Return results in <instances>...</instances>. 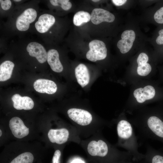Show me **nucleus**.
<instances>
[{
	"label": "nucleus",
	"instance_id": "nucleus-10",
	"mask_svg": "<svg viewBox=\"0 0 163 163\" xmlns=\"http://www.w3.org/2000/svg\"><path fill=\"white\" fill-rule=\"evenodd\" d=\"M34 89L42 93L53 94L57 91V87L53 81L46 79H39L36 80L33 84Z\"/></svg>",
	"mask_w": 163,
	"mask_h": 163
},
{
	"label": "nucleus",
	"instance_id": "nucleus-18",
	"mask_svg": "<svg viewBox=\"0 0 163 163\" xmlns=\"http://www.w3.org/2000/svg\"><path fill=\"white\" fill-rule=\"evenodd\" d=\"M34 157L29 152L23 153L14 158L10 163H32Z\"/></svg>",
	"mask_w": 163,
	"mask_h": 163
},
{
	"label": "nucleus",
	"instance_id": "nucleus-5",
	"mask_svg": "<svg viewBox=\"0 0 163 163\" xmlns=\"http://www.w3.org/2000/svg\"><path fill=\"white\" fill-rule=\"evenodd\" d=\"M69 117L78 124L85 126L89 124L92 121V117L88 111L82 109L72 108L67 112Z\"/></svg>",
	"mask_w": 163,
	"mask_h": 163
},
{
	"label": "nucleus",
	"instance_id": "nucleus-14",
	"mask_svg": "<svg viewBox=\"0 0 163 163\" xmlns=\"http://www.w3.org/2000/svg\"><path fill=\"white\" fill-rule=\"evenodd\" d=\"M47 61L52 70L56 72H61L63 67L59 59V54L55 49H50L47 51Z\"/></svg>",
	"mask_w": 163,
	"mask_h": 163
},
{
	"label": "nucleus",
	"instance_id": "nucleus-21",
	"mask_svg": "<svg viewBox=\"0 0 163 163\" xmlns=\"http://www.w3.org/2000/svg\"><path fill=\"white\" fill-rule=\"evenodd\" d=\"M13 3L10 0H0V6L1 12H8L11 11L13 8Z\"/></svg>",
	"mask_w": 163,
	"mask_h": 163
},
{
	"label": "nucleus",
	"instance_id": "nucleus-11",
	"mask_svg": "<svg viewBox=\"0 0 163 163\" xmlns=\"http://www.w3.org/2000/svg\"><path fill=\"white\" fill-rule=\"evenodd\" d=\"M11 99L14 108L17 110H30L34 107V102L29 97H22L19 94H16L12 96Z\"/></svg>",
	"mask_w": 163,
	"mask_h": 163
},
{
	"label": "nucleus",
	"instance_id": "nucleus-27",
	"mask_svg": "<svg viewBox=\"0 0 163 163\" xmlns=\"http://www.w3.org/2000/svg\"><path fill=\"white\" fill-rule=\"evenodd\" d=\"M22 0H13V2L16 3H20L22 1Z\"/></svg>",
	"mask_w": 163,
	"mask_h": 163
},
{
	"label": "nucleus",
	"instance_id": "nucleus-1",
	"mask_svg": "<svg viewBox=\"0 0 163 163\" xmlns=\"http://www.w3.org/2000/svg\"><path fill=\"white\" fill-rule=\"evenodd\" d=\"M117 130L118 137V145L134 155H141L138 151L137 137L133 126L125 118L119 120L117 122Z\"/></svg>",
	"mask_w": 163,
	"mask_h": 163
},
{
	"label": "nucleus",
	"instance_id": "nucleus-22",
	"mask_svg": "<svg viewBox=\"0 0 163 163\" xmlns=\"http://www.w3.org/2000/svg\"><path fill=\"white\" fill-rule=\"evenodd\" d=\"M154 18L157 23L158 24H163V6L155 13Z\"/></svg>",
	"mask_w": 163,
	"mask_h": 163
},
{
	"label": "nucleus",
	"instance_id": "nucleus-4",
	"mask_svg": "<svg viewBox=\"0 0 163 163\" xmlns=\"http://www.w3.org/2000/svg\"><path fill=\"white\" fill-rule=\"evenodd\" d=\"M25 47L29 55L35 58L40 63L47 61V52L41 44L35 41H30L27 43Z\"/></svg>",
	"mask_w": 163,
	"mask_h": 163
},
{
	"label": "nucleus",
	"instance_id": "nucleus-17",
	"mask_svg": "<svg viewBox=\"0 0 163 163\" xmlns=\"http://www.w3.org/2000/svg\"><path fill=\"white\" fill-rule=\"evenodd\" d=\"M90 20L91 15L89 13L84 11H80L74 15L73 22L75 26H80L84 23L89 22Z\"/></svg>",
	"mask_w": 163,
	"mask_h": 163
},
{
	"label": "nucleus",
	"instance_id": "nucleus-2",
	"mask_svg": "<svg viewBox=\"0 0 163 163\" xmlns=\"http://www.w3.org/2000/svg\"><path fill=\"white\" fill-rule=\"evenodd\" d=\"M38 15V10L36 6L31 5L23 6L18 9L16 14H12L11 20L13 21L10 24L16 32L25 33L34 23Z\"/></svg>",
	"mask_w": 163,
	"mask_h": 163
},
{
	"label": "nucleus",
	"instance_id": "nucleus-24",
	"mask_svg": "<svg viewBox=\"0 0 163 163\" xmlns=\"http://www.w3.org/2000/svg\"><path fill=\"white\" fill-rule=\"evenodd\" d=\"M61 152L59 150H56L52 159V163H59V160L61 156Z\"/></svg>",
	"mask_w": 163,
	"mask_h": 163
},
{
	"label": "nucleus",
	"instance_id": "nucleus-8",
	"mask_svg": "<svg viewBox=\"0 0 163 163\" xmlns=\"http://www.w3.org/2000/svg\"><path fill=\"white\" fill-rule=\"evenodd\" d=\"M136 35L132 30L124 31L121 34V39L117 42V46L122 53L128 52L131 48L135 39Z\"/></svg>",
	"mask_w": 163,
	"mask_h": 163
},
{
	"label": "nucleus",
	"instance_id": "nucleus-16",
	"mask_svg": "<svg viewBox=\"0 0 163 163\" xmlns=\"http://www.w3.org/2000/svg\"><path fill=\"white\" fill-rule=\"evenodd\" d=\"M14 66V63L10 60L4 61L0 64V81H5L11 78Z\"/></svg>",
	"mask_w": 163,
	"mask_h": 163
},
{
	"label": "nucleus",
	"instance_id": "nucleus-20",
	"mask_svg": "<svg viewBox=\"0 0 163 163\" xmlns=\"http://www.w3.org/2000/svg\"><path fill=\"white\" fill-rule=\"evenodd\" d=\"M151 70V65L149 63L146 62L138 64L137 71L139 75L144 76L148 75Z\"/></svg>",
	"mask_w": 163,
	"mask_h": 163
},
{
	"label": "nucleus",
	"instance_id": "nucleus-7",
	"mask_svg": "<svg viewBox=\"0 0 163 163\" xmlns=\"http://www.w3.org/2000/svg\"><path fill=\"white\" fill-rule=\"evenodd\" d=\"M110 150L108 144L102 140L97 141L92 140L88 143L87 147L88 153L92 156L105 157L108 154Z\"/></svg>",
	"mask_w": 163,
	"mask_h": 163
},
{
	"label": "nucleus",
	"instance_id": "nucleus-23",
	"mask_svg": "<svg viewBox=\"0 0 163 163\" xmlns=\"http://www.w3.org/2000/svg\"><path fill=\"white\" fill-rule=\"evenodd\" d=\"M149 60L147 55L144 53H140L139 55L137 61L138 64L141 63L147 62Z\"/></svg>",
	"mask_w": 163,
	"mask_h": 163
},
{
	"label": "nucleus",
	"instance_id": "nucleus-25",
	"mask_svg": "<svg viewBox=\"0 0 163 163\" xmlns=\"http://www.w3.org/2000/svg\"><path fill=\"white\" fill-rule=\"evenodd\" d=\"M158 34L159 35L156 39V42L158 45L163 44V29L160 30Z\"/></svg>",
	"mask_w": 163,
	"mask_h": 163
},
{
	"label": "nucleus",
	"instance_id": "nucleus-9",
	"mask_svg": "<svg viewBox=\"0 0 163 163\" xmlns=\"http://www.w3.org/2000/svg\"><path fill=\"white\" fill-rule=\"evenodd\" d=\"M115 19V17L112 13L100 8H94L91 14V21L95 24H98L103 22H112Z\"/></svg>",
	"mask_w": 163,
	"mask_h": 163
},
{
	"label": "nucleus",
	"instance_id": "nucleus-3",
	"mask_svg": "<svg viewBox=\"0 0 163 163\" xmlns=\"http://www.w3.org/2000/svg\"><path fill=\"white\" fill-rule=\"evenodd\" d=\"M89 50L86 54V57L89 60L96 62L103 60L107 56V49L104 43L98 40H94L89 44Z\"/></svg>",
	"mask_w": 163,
	"mask_h": 163
},
{
	"label": "nucleus",
	"instance_id": "nucleus-19",
	"mask_svg": "<svg viewBox=\"0 0 163 163\" xmlns=\"http://www.w3.org/2000/svg\"><path fill=\"white\" fill-rule=\"evenodd\" d=\"M49 2L53 6H60L64 11L69 10L72 6V3L69 0H50Z\"/></svg>",
	"mask_w": 163,
	"mask_h": 163
},
{
	"label": "nucleus",
	"instance_id": "nucleus-12",
	"mask_svg": "<svg viewBox=\"0 0 163 163\" xmlns=\"http://www.w3.org/2000/svg\"><path fill=\"white\" fill-rule=\"evenodd\" d=\"M154 88L151 85H147L143 88H140L135 90L133 92L134 97L137 102L142 103L147 100L152 99L155 95Z\"/></svg>",
	"mask_w": 163,
	"mask_h": 163
},
{
	"label": "nucleus",
	"instance_id": "nucleus-6",
	"mask_svg": "<svg viewBox=\"0 0 163 163\" xmlns=\"http://www.w3.org/2000/svg\"><path fill=\"white\" fill-rule=\"evenodd\" d=\"M9 126L12 134L16 138L21 139L28 135L29 129L19 117L12 118L9 122Z\"/></svg>",
	"mask_w": 163,
	"mask_h": 163
},
{
	"label": "nucleus",
	"instance_id": "nucleus-13",
	"mask_svg": "<svg viewBox=\"0 0 163 163\" xmlns=\"http://www.w3.org/2000/svg\"><path fill=\"white\" fill-rule=\"evenodd\" d=\"M69 133L65 128L50 129L48 133L50 141L53 143L58 144H63L67 142L69 138Z\"/></svg>",
	"mask_w": 163,
	"mask_h": 163
},
{
	"label": "nucleus",
	"instance_id": "nucleus-29",
	"mask_svg": "<svg viewBox=\"0 0 163 163\" xmlns=\"http://www.w3.org/2000/svg\"><path fill=\"white\" fill-rule=\"evenodd\" d=\"M2 132L1 129H0V136H1L2 135Z\"/></svg>",
	"mask_w": 163,
	"mask_h": 163
},
{
	"label": "nucleus",
	"instance_id": "nucleus-15",
	"mask_svg": "<svg viewBox=\"0 0 163 163\" xmlns=\"http://www.w3.org/2000/svg\"><path fill=\"white\" fill-rule=\"evenodd\" d=\"M75 73L78 83L82 88L89 83L90 75L86 66L83 64H79L75 68Z\"/></svg>",
	"mask_w": 163,
	"mask_h": 163
},
{
	"label": "nucleus",
	"instance_id": "nucleus-28",
	"mask_svg": "<svg viewBox=\"0 0 163 163\" xmlns=\"http://www.w3.org/2000/svg\"><path fill=\"white\" fill-rule=\"evenodd\" d=\"M92 1L93 2H98L99 1V0H92Z\"/></svg>",
	"mask_w": 163,
	"mask_h": 163
},
{
	"label": "nucleus",
	"instance_id": "nucleus-26",
	"mask_svg": "<svg viewBox=\"0 0 163 163\" xmlns=\"http://www.w3.org/2000/svg\"><path fill=\"white\" fill-rule=\"evenodd\" d=\"M116 6H120L124 4L127 1L125 0H113L111 1Z\"/></svg>",
	"mask_w": 163,
	"mask_h": 163
}]
</instances>
